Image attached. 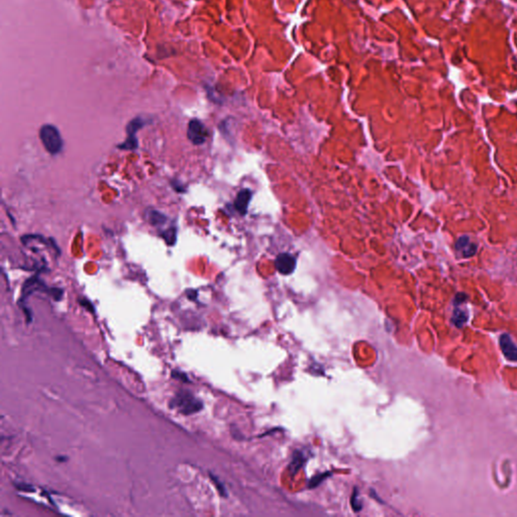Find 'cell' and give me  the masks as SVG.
Returning a JSON list of instances; mask_svg holds the SVG:
<instances>
[{
	"label": "cell",
	"mask_w": 517,
	"mask_h": 517,
	"mask_svg": "<svg viewBox=\"0 0 517 517\" xmlns=\"http://www.w3.org/2000/svg\"><path fill=\"white\" fill-rule=\"evenodd\" d=\"M169 407L184 415H192L203 408L201 400L196 398L189 390H179L169 402Z\"/></svg>",
	"instance_id": "6da1fadb"
},
{
	"label": "cell",
	"mask_w": 517,
	"mask_h": 517,
	"mask_svg": "<svg viewBox=\"0 0 517 517\" xmlns=\"http://www.w3.org/2000/svg\"><path fill=\"white\" fill-rule=\"evenodd\" d=\"M40 138L46 152L51 155H58L64 147L61 134L53 124L43 125L40 131Z\"/></svg>",
	"instance_id": "7a4b0ae2"
},
{
	"label": "cell",
	"mask_w": 517,
	"mask_h": 517,
	"mask_svg": "<svg viewBox=\"0 0 517 517\" xmlns=\"http://www.w3.org/2000/svg\"><path fill=\"white\" fill-rule=\"evenodd\" d=\"M35 291H43V292H46V293H50L55 300H61L62 296H63V290L62 289H58V288H48L46 287L43 282L38 278V276H35V277H31L29 278L25 283L23 284V288H22V299H21V302L22 301H24L27 297L31 294L34 293Z\"/></svg>",
	"instance_id": "3957f363"
},
{
	"label": "cell",
	"mask_w": 517,
	"mask_h": 517,
	"mask_svg": "<svg viewBox=\"0 0 517 517\" xmlns=\"http://www.w3.org/2000/svg\"><path fill=\"white\" fill-rule=\"evenodd\" d=\"M147 121L146 119L142 118V117H135L134 118L133 120L130 121V123L128 124V128H127V133H128V137L127 139L124 140V143L119 145L118 148L119 149H122V150H135L137 147H138V143H137V138L135 136V134L137 133V131H139L142 128H144L146 125Z\"/></svg>",
	"instance_id": "277c9868"
},
{
	"label": "cell",
	"mask_w": 517,
	"mask_h": 517,
	"mask_svg": "<svg viewBox=\"0 0 517 517\" xmlns=\"http://www.w3.org/2000/svg\"><path fill=\"white\" fill-rule=\"evenodd\" d=\"M187 136L192 144L196 146L202 145L205 143V140L208 136V130L200 120L192 119L189 122V125H188Z\"/></svg>",
	"instance_id": "5b68a950"
},
{
	"label": "cell",
	"mask_w": 517,
	"mask_h": 517,
	"mask_svg": "<svg viewBox=\"0 0 517 517\" xmlns=\"http://www.w3.org/2000/svg\"><path fill=\"white\" fill-rule=\"evenodd\" d=\"M275 265L279 273L283 275H289L294 271L296 267L295 258L290 254H281L277 257Z\"/></svg>",
	"instance_id": "8992f818"
},
{
	"label": "cell",
	"mask_w": 517,
	"mask_h": 517,
	"mask_svg": "<svg viewBox=\"0 0 517 517\" xmlns=\"http://www.w3.org/2000/svg\"><path fill=\"white\" fill-rule=\"evenodd\" d=\"M500 347L506 359L511 362H517V347L508 335L500 337Z\"/></svg>",
	"instance_id": "52a82bcc"
},
{
	"label": "cell",
	"mask_w": 517,
	"mask_h": 517,
	"mask_svg": "<svg viewBox=\"0 0 517 517\" xmlns=\"http://www.w3.org/2000/svg\"><path fill=\"white\" fill-rule=\"evenodd\" d=\"M456 250L463 257H473L477 252V245L472 243L469 237H461L456 243Z\"/></svg>",
	"instance_id": "ba28073f"
},
{
	"label": "cell",
	"mask_w": 517,
	"mask_h": 517,
	"mask_svg": "<svg viewBox=\"0 0 517 517\" xmlns=\"http://www.w3.org/2000/svg\"><path fill=\"white\" fill-rule=\"evenodd\" d=\"M252 198V192L248 189H243L239 192L236 201H234V207L242 214L245 215L247 212L248 203Z\"/></svg>",
	"instance_id": "9c48e42d"
},
{
	"label": "cell",
	"mask_w": 517,
	"mask_h": 517,
	"mask_svg": "<svg viewBox=\"0 0 517 517\" xmlns=\"http://www.w3.org/2000/svg\"><path fill=\"white\" fill-rule=\"evenodd\" d=\"M304 456L302 455V453L300 451H296L294 452L293 455V459H292V462L289 466V470L292 475H295L297 472L299 471L300 468L302 467V465L304 464Z\"/></svg>",
	"instance_id": "30bf717a"
},
{
	"label": "cell",
	"mask_w": 517,
	"mask_h": 517,
	"mask_svg": "<svg viewBox=\"0 0 517 517\" xmlns=\"http://www.w3.org/2000/svg\"><path fill=\"white\" fill-rule=\"evenodd\" d=\"M148 217L150 223L155 226H160L164 225L167 221V217L163 213L157 210H151L150 212H148Z\"/></svg>",
	"instance_id": "8fae6325"
},
{
	"label": "cell",
	"mask_w": 517,
	"mask_h": 517,
	"mask_svg": "<svg viewBox=\"0 0 517 517\" xmlns=\"http://www.w3.org/2000/svg\"><path fill=\"white\" fill-rule=\"evenodd\" d=\"M162 237L169 246H174L177 241V228L175 226L169 227L162 232Z\"/></svg>",
	"instance_id": "7c38bea8"
},
{
	"label": "cell",
	"mask_w": 517,
	"mask_h": 517,
	"mask_svg": "<svg viewBox=\"0 0 517 517\" xmlns=\"http://www.w3.org/2000/svg\"><path fill=\"white\" fill-rule=\"evenodd\" d=\"M468 320V315L467 313L465 311H463L462 309H459V308H456L455 311H453V315H452V321L453 323H455L457 326H462L466 321Z\"/></svg>",
	"instance_id": "4fadbf2b"
},
{
	"label": "cell",
	"mask_w": 517,
	"mask_h": 517,
	"mask_svg": "<svg viewBox=\"0 0 517 517\" xmlns=\"http://www.w3.org/2000/svg\"><path fill=\"white\" fill-rule=\"evenodd\" d=\"M331 475V473H322V474H319V475H316L315 477H313L310 482H309V488H315L317 487L318 485H320L326 478H328V476Z\"/></svg>",
	"instance_id": "5bb4252c"
},
{
	"label": "cell",
	"mask_w": 517,
	"mask_h": 517,
	"mask_svg": "<svg viewBox=\"0 0 517 517\" xmlns=\"http://www.w3.org/2000/svg\"><path fill=\"white\" fill-rule=\"evenodd\" d=\"M171 377L173 378V379H176V380L182 381L183 383H190V379H189V377H188L186 373H184V372H182V371L174 370L173 372H172V374H171Z\"/></svg>",
	"instance_id": "9a60e30c"
},
{
	"label": "cell",
	"mask_w": 517,
	"mask_h": 517,
	"mask_svg": "<svg viewBox=\"0 0 517 517\" xmlns=\"http://www.w3.org/2000/svg\"><path fill=\"white\" fill-rule=\"evenodd\" d=\"M351 504H352V507L354 508V510L356 512L362 510V503H361V500H360V498H359V494H358L357 488H355V490H354V494H353V497H352Z\"/></svg>",
	"instance_id": "2e32d148"
},
{
	"label": "cell",
	"mask_w": 517,
	"mask_h": 517,
	"mask_svg": "<svg viewBox=\"0 0 517 517\" xmlns=\"http://www.w3.org/2000/svg\"><path fill=\"white\" fill-rule=\"evenodd\" d=\"M210 478H211V480L213 481V483L215 484V486H216V488H217L219 494H221L222 496H225V497L227 494H226V490H225V486H224V484H223L221 481H219V479H218L216 476H213L212 474H210Z\"/></svg>",
	"instance_id": "e0dca14e"
},
{
	"label": "cell",
	"mask_w": 517,
	"mask_h": 517,
	"mask_svg": "<svg viewBox=\"0 0 517 517\" xmlns=\"http://www.w3.org/2000/svg\"><path fill=\"white\" fill-rule=\"evenodd\" d=\"M15 488H18L20 491H24V492L35 491V488L31 486V485L25 484V483H15Z\"/></svg>",
	"instance_id": "ac0fdd59"
},
{
	"label": "cell",
	"mask_w": 517,
	"mask_h": 517,
	"mask_svg": "<svg viewBox=\"0 0 517 517\" xmlns=\"http://www.w3.org/2000/svg\"><path fill=\"white\" fill-rule=\"evenodd\" d=\"M79 302H80V304H81L84 308H86L88 311H90V312H92V313L95 312V309H94L93 304H92L89 300H87V299H81V300H79Z\"/></svg>",
	"instance_id": "d6986e66"
}]
</instances>
